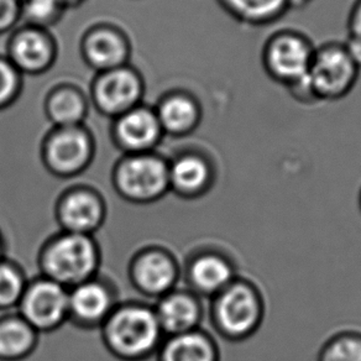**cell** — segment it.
I'll use <instances>...</instances> for the list:
<instances>
[{"label": "cell", "instance_id": "1", "mask_svg": "<svg viewBox=\"0 0 361 361\" xmlns=\"http://www.w3.org/2000/svg\"><path fill=\"white\" fill-rule=\"evenodd\" d=\"M265 314L261 292L252 282L236 277L213 297L212 319L216 331L229 341H244L260 328Z\"/></svg>", "mask_w": 361, "mask_h": 361}, {"label": "cell", "instance_id": "2", "mask_svg": "<svg viewBox=\"0 0 361 361\" xmlns=\"http://www.w3.org/2000/svg\"><path fill=\"white\" fill-rule=\"evenodd\" d=\"M316 46L300 31L283 29L265 41L261 62L266 75L285 88L306 80Z\"/></svg>", "mask_w": 361, "mask_h": 361}, {"label": "cell", "instance_id": "3", "mask_svg": "<svg viewBox=\"0 0 361 361\" xmlns=\"http://www.w3.org/2000/svg\"><path fill=\"white\" fill-rule=\"evenodd\" d=\"M42 265L47 279L62 286H77L90 280L98 266V250L88 235L66 233L47 246Z\"/></svg>", "mask_w": 361, "mask_h": 361}, {"label": "cell", "instance_id": "4", "mask_svg": "<svg viewBox=\"0 0 361 361\" xmlns=\"http://www.w3.org/2000/svg\"><path fill=\"white\" fill-rule=\"evenodd\" d=\"M161 333L155 312L146 307H124L106 319L108 345L118 355L129 359L150 353L160 339Z\"/></svg>", "mask_w": 361, "mask_h": 361}, {"label": "cell", "instance_id": "5", "mask_svg": "<svg viewBox=\"0 0 361 361\" xmlns=\"http://www.w3.org/2000/svg\"><path fill=\"white\" fill-rule=\"evenodd\" d=\"M359 72L341 42H326L316 46L308 82L319 103L341 101L354 90Z\"/></svg>", "mask_w": 361, "mask_h": 361}, {"label": "cell", "instance_id": "6", "mask_svg": "<svg viewBox=\"0 0 361 361\" xmlns=\"http://www.w3.org/2000/svg\"><path fill=\"white\" fill-rule=\"evenodd\" d=\"M116 176L119 191L134 201L155 200L170 187L169 164L150 152L126 157Z\"/></svg>", "mask_w": 361, "mask_h": 361}, {"label": "cell", "instance_id": "7", "mask_svg": "<svg viewBox=\"0 0 361 361\" xmlns=\"http://www.w3.org/2000/svg\"><path fill=\"white\" fill-rule=\"evenodd\" d=\"M144 92L141 77L128 66L102 72L92 88V98L97 108L106 116L118 118L139 103Z\"/></svg>", "mask_w": 361, "mask_h": 361}, {"label": "cell", "instance_id": "8", "mask_svg": "<svg viewBox=\"0 0 361 361\" xmlns=\"http://www.w3.org/2000/svg\"><path fill=\"white\" fill-rule=\"evenodd\" d=\"M19 303L23 319L35 331L54 329L68 314V292L50 279L31 283Z\"/></svg>", "mask_w": 361, "mask_h": 361}, {"label": "cell", "instance_id": "9", "mask_svg": "<svg viewBox=\"0 0 361 361\" xmlns=\"http://www.w3.org/2000/svg\"><path fill=\"white\" fill-rule=\"evenodd\" d=\"M46 162L60 175H73L88 165L93 155V141L82 126L56 128L45 142Z\"/></svg>", "mask_w": 361, "mask_h": 361}, {"label": "cell", "instance_id": "10", "mask_svg": "<svg viewBox=\"0 0 361 361\" xmlns=\"http://www.w3.org/2000/svg\"><path fill=\"white\" fill-rule=\"evenodd\" d=\"M162 128L155 111L137 106L116 118L114 136L121 147L133 154H147L162 137Z\"/></svg>", "mask_w": 361, "mask_h": 361}, {"label": "cell", "instance_id": "11", "mask_svg": "<svg viewBox=\"0 0 361 361\" xmlns=\"http://www.w3.org/2000/svg\"><path fill=\"white\" fill-rule=\"evenodd\" d=\"M55 42L44 29L26 26L13 36L9 57L20 73L37 75L49 70L55 61Z\"/></svg>", "mask_w": 361, "mask_h": 361}, {"label": "cell", "instance_id": "12", "mask_svg": "<svg viewBox=\"0 0 361 361\" xmlns=\"http://www.w3.org/2000/svg\"><path fill=\"white\" fill-rule=\"evenodd\" d=\"M82 50L85 61L98 73L126 66L129 44L126 36L109 27H97L85 35Z\"/></svg>", "mask_w": 361, "mask_h": 361}, {"label": "cell", "instance_id": "13", "mask_svg": "<svg viewBox=\"0 0 361 361\" xmlns=\"http://www.w3.org/2000/svg\"><path fill=\"white\" fill-rule=\"evenodd\" d=\"M155 313L161 331L172 336L197 331L203 317L201 302L188 292H169Z\"/></svg>", "mask_w": 361, "mask_h": 361}, {"label": "cell", "instance_id": "14", "mask_svg": "<svg viewBox=\"0 0 361 361\" xmlns=\"http://www.w3.org/2000/svg\"><path fill=\"white\" fill-rule=\"evenodd\" d=\"M188 276L195 291L214 297L235 280V267L226 255L204 252L192 261Z\"/></svg>", "mask_w": 361, "mask_h": 361}, {"label": "cell", "instance_id": "15", "mask_svg": "<svg viewBox=\"0 0 361 361\" xmlns=\"http://www.w3.org/2000/svg\"><path fill=\"white\" fill-rule=\"evenodd\" d=\"M133 275L141 291L150 296H162L173 286L177 270L175 262L165 252L149 251L139 256Z\"/></svg>", "mask_w": 361, "mask_h": 361}, {"label": "cell", "instance_id": "16", "mask_svg": "<svg viewBox=\"0 0 361 361\" xmlns=\"http://www.w3.org/2000/svg\"><path fill=\"white\" fill-rule=\"evenodd\" d=\"M103 206L94 193L71 192L60 206V219L67 233L88 235L103 221Z\"/></svg>", "mask_w": 361, "mask_h": 361}, {"label": "cell", "instance_id": "17", "mask_svg": "<svg viewBox=\"0 0 361 361\" xmlns=\"http://www.w3.org/2000/svg\"><path fill=\"white\" fill-rule=\"evenodd\" d=\"M155 113L162 131L171 135L191 134L201 123V106L193 97L186 93H172L166 96L159 103Z\"/></svg>", "mask_w": 361, "mask_h": 361}, {"label": "cell", "instance_id": "18", "mask_svg": "<svg viewBox=\"0 0 361 361\" xmlns=\"http://www.w3.org/2000/svg\"><path fill=\"white\" fill-rule=\"evenodd\" d=\"M170 186L185 196H198L208 190L213 170L207 159L198 154H185L169 164Z\"/></svg>", "mask_w": 361, "mask_h": 361}, {"label": "cell", "instance_id": "19", "mask_svg": "<svg viewBox=\"0 0 361 361\" xmlns=\"http://www.w3.org/2000/svg\"><path fill=\"white\" fill-rule=\"evenodd\" d=\"M111 296L96 281L82 282L68 293V313L82 323H98L111 313Z\"/></svg>", "mask_w": 361, "mask_h": 361}, {"label": "cell", "instance_id": "20", "mask_svg": "<svg viewBox=\"0 0 361 361\" xmlns=\"http://www.w3.org/2000/svg\"><path fill=\"white\" fill-rule=\"evenodd\" d=\"M218 3L236 23L252 27L274 24L292 9L291 0H218Z\"/></svg>", "mask_w": 361, "mask_h": 361}, {"label": "cell", "instance_id": "21", "mask_svg": "<svg viewBox=\"0 0 361 361\" xmlns=\"http://www.w3.org/2000/svg\"><path fill=\"white\" fill-rule=\"evenodd\" d=\"M161 361H219L214 341L203 331L173 336L166 344Z\"/></svg>", "mask_w": 361, "mask_h": 361}, {"label": "cell", "instance_id": "22", "mask_svg": "<svg viewBox=\"0 0 361 361\" xmlns=\"http://www.w3.org/2000/svg\"><path fill=\"white\" fill-rule=\"evenodd\" d=\"M87 111L85 96L71 87H61L51 92L46 101L47 116L57 128L80 126Z\"/></svg>", "mask_w": 361, "mask_h": 361}, {"label": "cell", "instance_id": "23", "mask_svg": "<svg viewBox=\"0 0 361 361\" xmlns=\"http://www.w3.org/2000/svg\"><path fill=\"white\" fill-rule=\"evenodd\" d=\"M35 345V329L23 318L0 322V359L16 360L27 355Z\"/></svg>", "mask_w": 361, "mask_h": 361}, {"label": "cell", "instance_id": "24", "mask_svg": "<svg viewBox=\"0 0 361 361\" xmlns=\"http://www.w3.org/2000/svg\"><path fill=\"white\" fill-rule=\"evenodd\" d=\"M318 361H361V334L341 331L322 346Z\"/></svg>", "mask_w": 361, "mask_h": 361}, {"label": "cell", "instance_id": "25", "mask_svg": "<svg viewBox=\"0 0 361 361\" xmlns=\"http://www.w3.org/2000/svg\"><path fill=\"white\" fill-rule=\"evenodd\" d=\"M63 9L59 0H21L20 18L30 26L44 29L59 21Z\"/></svg>", "mask_w": 361, "mask_h": 361}, {"label": "cell", "instance_id": "26", "mask_svg": "<svg viewBox=\"0 0 361 361\" xmlns=\"http://www.w3.org/2000/svg\"><path fill=\"white\" fill-rule=\"evenodd\" d=\"M25 291L24 279L14 266L0 262V308H8L20 302Z\"/></svg>", "mask_w": 361, "mask_h": 361}, {"label": "cell", "instance_id": "27", "mask_svg": "<svg viewBox=\"0 0 361 361\" xmlns=\"http://www.w3.org/2000/svg\"><path fill=\"white\" fill-rule=\"evenodd\" d=\"M20 75L11 61L0 57V109L11 104L19 96Z\"/></svg>", "mask_w": 361, "mask_h": 361}, {"label": "cell", "instance_id": "28", "mask_svg": "<svg viewBox=\"0 0 361 361\" xmlns=\"http://www.w3.org/2000/svg\"><path fill=\"white\" fill-rule=\"evenodd\" d=\"M20 19V0H0V34L11 30Z\"/></svg>", "mask_w": 361, "mask_h": 361}, {"label": "cell", "instance_id": "29", "mask_svg": "<svg viewBox=\"0 0 361 361\" xmlns=\"http://www.w3.org/2000/svg\"><path fill=\"white\" fill-rule=\"evenodd\" d=\"M349 35L361 37V0H355L348 16Z\"/></svg>", "mask_w": 361, "mask_h": 361}, {"label": "cell", "instance_id": "30", "mask_svg": "<svg viewBox=\"0 0 361 361\" xmlns=\"http://www.w3.org/2000/svg\"><path fill=\"white\" fill-rule=\"evenodd\" d=\"M343 45L353 62L361 70V37L349 35Z\"/></svg>", "mask_w": 361, "mask_h": 361}, {"label": "cell", "instance_id": "31", "mask_svg": "<svg viewBox=\"0 0 361 361\" xmlns=\"http://www.w3.org/2000/svg\"><path fill=\"white\" fill-rule=\"evenodd\" d=\"M313 0H291V8H302L312 3Z\"/></svg>", "mask_w": 361, "mask_h": 361}, {"label": "cell", "instance_id": "32", "mask_svg": "<svg viewBox=\"0 0 361 361\" xmlns=\"http://www.w3.org/2000/svg\"><path fill=\"white\" fill-rule=\"evenodd\" d=\"M62 6L67 8V6H77V4H80V1H83V0H59Z\"/></svg>", "mask_w": 361, "mask_h": 361}, {"label": "cell", "instance_id": "33", "mask_svg": "<svg viewBox=\"0 0 361 361\" xmlns=\"http://www.w3.org/2000/svg\"><path fill=\"white\" fill-rule=\"evenodd\" d=\"M360 207H361V193H360Z\"/></svg>", "mask_w": 361, "mask_h": 361}, {"label": "cell", "instance_id": "34", "mask_svg": "<svg viewBox=\"0 0 361 361\" xmlns=\"http://www.w3.org/2000/svg\"><path fill=\"white\" fill-rule=\"evenodd\" d=\"M20 1H21V0H20Z\"/></svg>", "mask_w": 361, "mask_h": 361}]
</instances>
